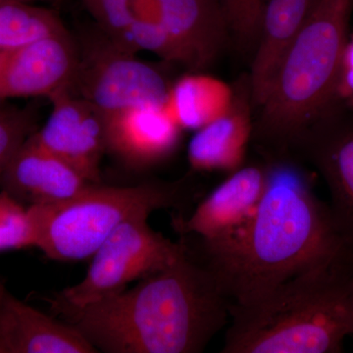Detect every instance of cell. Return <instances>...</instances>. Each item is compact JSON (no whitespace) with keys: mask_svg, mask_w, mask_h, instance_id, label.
<instances>
[{"mask_svg":"<svg viewBox=\"0 0 353 353\" xmlns=\"http://www.w3.org/2000/svg\"><path fill=\"white\" fill-rule=\"evenodd\" d=\"M36 131L29 113L0 103V178L16 152Z\"/></svg>","mask_w":353,"mask_h":353,"instance_id":"21","label":"cell"},{"mask_svg":"<svg viewBox=\"0 0 353 353\" xmlns=\"http://www.w3.org/2000/svg\"><path fill=\"white\" fill-rule=\"evenodd\" d=\"M99 30L121 48L192 71L217 57L229 29L221 0H82Z\"/></svg>","mask_w":353,"mask_h":353,"instance_id":"5","label":"cell"},{"mask_svg":"<svg viewBox=\"0 0 353 353\" xmlns=\"http://www.w3.org/2000/svg\"><path fill=\"white\" fill-rule=\"evenodd\" d=\"M32 134L2 174L0 190L31 208L68 201L92 185L71 165L39 145Z\"/></svg>","mask_w":353,"mask_h":353,"instance_id":"12","label":"cell"},{"mask_svg":"<svg viewBox=\"0 0 353 353\" xmlns=\"http://www.w3.org/2000/svg\"><path fill=\"white\" fill-rule=\"evenodd\" d=\"M99 32L78 50L70 92L92 104L103 118L134 106L165 105L170 87L164 76Z\"/></svg>","mask_w":353,"mask_h":353,"instance_id":"8","label":"cell"},{"mask_svg":"<svg viewBox=\"0 0 353 353\" xmlns=\"http://www.w3.org/2000/svg\"><path fill=\"white\" fill-rule=\"evenodd\" d=\"M340 102L353 108V32L348 34L341 55L338 79L334 88V103Z\"/></svg>","mask_w":353,"mask_h":353,"instance_id":"23","label":"cell"},{"mask_svg":"<svg viewBox=\"0 0 353 353\" xmlns=\"http://www.w3.org/2000/svg\"><path fill=\"white\" fill-rule=\"evenodd\" d=\"M78 48L69 32L20 48H0V103L70 90Z\"/></svg>","mask_w":353,"mask_h":353,"instance_id":"10","label":"cell"},{"mask_svg":"<svg viewBox=\"0 0 353 353\" xmlns=\"http://www.w3.org/2000/svg\"><path fill=\"white\" fill-rule=\"evenodd\" d=\"M194 252L236 305L256 303L313 267L353 259L330 205L316 196L307 174L285 160L268 164L252 218L227 238L199 241Z\"/></svg>","mask_w":353,"mask_h":353,"instance_id":"1","label":"cell"},{"mask_svg":"<svg viewBox=\"0 0 353 353\" xmlns=\"http://www.w3.org/2000/svg\"><path fill=\"white\" fill-rule=\"evenodd\" d=\"M57 1V0H0V3L6 2H24V3H38V2Z\"/></svg>","mask_w":353,"mask_h":353,"instance_id":"24","label":"cell"},{"mask_svg":"<svg viewBox=\"0 0 353 353\" xmlns=\"http://www.w3.org/2000/svg\"><path fill=\"white\" fill-rule=\"evenodd\" d=\"M234 99L228 83L215 77L194 73L182 77L170 87L164 106L183 131H197L225 115Z\"/></svg>","mask_w":353,"mask_h":353,"instance_id":"18","label":"cell"},{"mask_svg":"<svg viewBox=\"0 0 353 353\" xmlns=\"http://www.w3.org/2000/svg\"><path fill=\"white\" fill-rule=\"evenodd\" d=\"M316 2L317 0H267L250 71V94L257 105L262 106L268 97L281 61L303 29Z\"/></svg>","mask_w":353,"mask_h":353,"instance_id":"15","label":"cell"},{"mask_svg":"<svg viewBox=\"0 0 353 353\" xmlns=\"http://www.w3.org/2000/svg\"><path fill=\"white\" fill-rule=\"evenodd\" d=\"M34 245V227L27 206L0 190V252Z\"/></svg>","mask_w":353,"mask_h":353,"instance_id":"20","label":"cell"},{"mask_svg":"<svg viewBox=\"0 0 353 353\" xmlns=\"http://www.w3.org/2000/svg\"><path fill=\"white\" fill-rule=\"evenodd\" d=\"M231 305L213 272L183 241L173 261L134 287L58 316L97 352L199 353L227 324Z\"/></svg>","mask_w":353,"mask_h":353,"instance_id":"2","label":"cell"},{"mask_svg":"<svg viewBox=\"0 0 353 353\" xmlns=\"http://www.w3.org/2000/svg\"><path fill=\"white\" fill-rule=\"evenodd\" d=\"M223 353H338L353 334V259L297 274L263 299L232 304Z\"/></svg>","mask_w":353,"mask_h":353,"instance_id":"3","label":"cell"},{"mask_svg":"<svg viewBox=\"0 0 353 353\" xmlns=\"http://www.w3.org/2000/svg\"><path fill=\"white\" fill-rule=\"evenodd\" d=\"M108 152L134 168H145L170 157L183 130L164 105L145 104L104 118Z\"/></svg>","mask_w":353,"mask_h":353,"instance_id":"13","label":"cell"},{"mask_svg":"<svg viewBox=\"0 0 353 353\" xmlns=\"http://www.w3.org/2000/svg\"><path fill=\"white\" fill-rule=\"evenodd\" d=\"M68 323L13 296L0 281V353H97Z\"/></svg>","mask_w":353,"mask_h":353,"instance_id":"14","label":"cell"},{"mask_svg":"<svg viewBox=\"0 0 353 353\" xmlns=\"http://www.w3.org/2000/svg\"><path fill=\"white\" fill-rule=\"evenodd\" d=\"M150 216L143 213L123 222L90 257L83 280L48 299L52 312L58 315L115 296L173 261L183 241L174 243L154 231Z\"/></svg>","mask_w":353,"mask_h":353,"instance_id":"7","label":"cell"},{"mask_svg":"<svg viewBox=\"0 0 353 353\" xmlns=\"http://www.w3.org/2000/svg\"><path fill=\"white\" fill-rule=\"evenodd\" d=\"M189 199L178 185L145 183L129 187L92 183L68 201L28 208L36 245L48 259L80 261L125 221L159 209L182 208Z\"/></svg>","mask_w":353,"mask_h":353,"instance_id":"6","label":"cell"},{"mask_svg":"<svg viewBox=\"0 0 353 353\" xmlns=\"http://www.w3.org/2000/svg\"><path fill=\"white\" fill-rule=\"evenodd\" d=\"M68 34L61 19L36 3H0V48H20Z\"/></svg>","mask_w":353,"mask_h":353,"instance_id":"19","label":"cell"},{"mask_svg":"<svg viewBox=\"0 0 353 353\" xmlns=\"http://www.w3.org/2000/svg\"><path fill=\"white\" fill-rule=\"evenodd\" d=\"M267 0H221L228 27L243 43L259 39L262 13Z\"/></svg>","mask_w":353,"mask_h":353,"instance_id":"22","label":"cell"},{"mask_svg":"<svg viewBox=\"0 0 353 353\" xmlns=\"http://www.w3.org/2000/svg\"><path fill=\"white\" fill-rule=\"evenodd\" d=\"M250 114L246 102L234 97L225 115L197 130L188 148V159L196 171L233 173L243 166L252 137Z\"/></svg>","mask_w":353,"mask_h":353,"instance_id":"16","label":"cell"},{"mask_svg":"<svg viewBox=\"0 0 353 353\" xmlns=\"http://www.w3.org/2000/svg\"><path fill=\"white\" fill-rule=\"evenodd\" d=\"M50 101V116L32 139L88 182L101 183L102 157L108 152L103 116L70 90L58 92Z\"/></svg>","mask_w":353,"mask_h":353,"instance_id":"9","label":"cell"},{"mask_svg":"<svg viewBox=\"0 0 353 353\" xmlns=\"http://www.w3.org/2000/svg\"><path fill=\"white\" fill-rule=\"evenodd\" d=\"M310 153L328 185L334 219L353 245V124L318 132L311 137Z\"/></svg>","mask_w":353,"mask_h":353,"instance_id":"17","label":"cell"},{"mask_svg":"<svg viewBox=\"0 0 353 353\" xmlns=\"http://www.w3.org/2000/svg\"><path fill=\"white\" fill-rule=\"evenodd\" d=\"M268 178V165L243 166L199 204L189 218L175 221L182 234H194L203 243L227 238L252 218Z\"/></svg>","mask_w":353,"mask_h":353,"instance_id":"11","label":"cell"},{"mask_svg":"<svg viewBox=\"0 0 353 353\" xmlns=\"http://www.w3.org/2000/svg\"><path fill=\"white\" fill-rule=\"evenodd\" d=\"M353 0H317L301 32L281 61L262 104L265 131L294 139L334 103Z\"/></svg>","mask_w":353,"mask_h":353,"instance_id":"4","label":"cell"}]
</instances>
